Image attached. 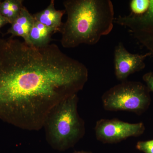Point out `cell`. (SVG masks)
Returning <instances> with one entry per match:
<instances>
[{"label": "cell", "instance_id": "obj_1", "mask_svg": "<svg viewBox=\"0 0 153 153\" xmlns=\"http://www.w3.org/2000/svg\"><path fill=\"white\" fill-rule=\"evenodd\" d=\"M88 77L85 65L56 44L0 38V115L23 130L43 128L52 110L82 90Z\"/></svg>", "mask_w": 153, "mask_h": 153}, {"label": "cell", "instance_id": "obj_2", "mask_svg": "<svg viewBox=\"0 0 153 153\" xmlns=\"http://www.w3.org/2000/svg\"><path fill=\"white\" fill-rule=\"evenodd\" d=\"M63 4L67 14L60 32L64 48L94 45L112 31L114 12L110 0H65Z\"/></svg>", "mask_w": 153, "mask_h": 153}, {"label": "cell", "instance_id": "obj_3", "mask_svg": "<svg viewBox=\"0 0 153 153\" xmlns=\"http://www.w3.org/2000/svg\"><path fill=\"white\" fill-rule=\"evenodd\" d=\"M78 101L77 94L66 99L52 110L45 120L46 139L55 149H68L85 135V123L78 113Z\"/></svg>", "mask_w": 153, "mask_h": 153}, {"label": "cell", "instance_id": "obj_4", "mask_svg": "<svg viewBox=\"0 0 153 153\" xmlns=\"http://www.w3.org/2000/svg\"><path fill=\"white\" fill-rule=\"evenodd\" d=\"M150 92L142 82L123 81L102 94L103 108L107 111H126L141 114L150 105Z\"/></svg>", "mask_w": 153, "mask_h": 153}, {"label": "cell", "instance_id": "obj_5", "mask_svg": "<svg viewBox=\"0 0 153 153\" xmlns=\"http://www.w3.org/2000/svg\"><path fill=\"white\" fill-rule=\"evenodd\" d=\"M97 139L103 143L120 142L130 137H137L144 132L143 123H131L117 119H101L97 122L95 127Z\"/></svg>", "mask_w": 153, "mask_h": 153}, {"label": "cell", "instance_id": "obj_6", "mask_svg": "<svg viewBox=\"0 0 153 153\" xmlns=\"http://www.w3.org/2000/svg\"><path fill=\"white\" fill-rule=\"evenodd\" d=\"M114 23L126 27L135 38L153 55V0L146 13L140 16L130 14L119 16Z\"/></svg>", "mask_w": 153, "mask_h": 153}, {"label": "cell", "instance_id": "obj_7", "mask_svg": "<svg viewBox=\"0 0 153 153\" xmlns=\"http://www.w3.org/2000/svg\"><path fill=\"white\" fill-rule=\"evenodd\" d=\"M152 55L150 52L144 54H132L129 52L123 43L119 42L115 48V75L121 82L127 80L131 74L142 70L146 67L145 60Z\"/></svg>", "mask_w": 153, "mask_h": 153}, {"label": "cell", "instance_id": "obj_8", "mask_svg": "<svg viewBox=\"0 0 153 153\" xmlns=\"http://www.w3.org/2000/svg\"><path fill=\"white\" fill-rule=\"evenodd\" d=\"M35 22L33 15L24 7L18 16L11 24L10 27L5 35L10 34L12 37H22L24 41L26 42Z\"/></svg>", "mask_w": 153, "mask_h": 153}, {"label": "cell", "instance_id": "obj_9", "mask_svg": "<svg viewBox=\"0 0 153 153\" xmlns=\"http://www.w3.org/2000/svg\"><path fill=\"white\" fill-rule=\"evenodd\" d=\"M66 13L65 10H56L55 1L51 0L49 5L43 10L33 15L36 21L48 27L52 28L57 32H60L63 23L62 19Z\"/></svg>", "mask_w": 153, "mask_h": 153}, {"label": "cell", "instance_id": "obj_10", "mask_svg": "<svg viewBox=\"0 0 153 153\" xmlns=\"http://www.w3.org/2000/svg\"><path fill=\"white\" fill-rule=\"evenodd\" d=\"M56 32V30L48 27L35 20L34 26L25 42L36 47H45L50 44L52 35Z\"/></svg>", "mask_w": 153, "mask_h": 153}, {"label": "cell", "instance_id": "obj_11", "mask_svg": "<svg viewBox=\"0 0 153 153\" xmlns=\"http://www.w3.org/2000/svg\"><path fill=\"white\" fill-rule=\"evenodd\" d=\"M22 0L0 1V13L12 24L25 7Z\"/></svg>", "mask_w": 153, "mask_h": 153}, {"label": "cell", "instance_id": "obj_12", "mask_svg": "<svg viewBox=\"0 0 153 153\" xmlns=\"http://www.w3.org/2000/svg\"><path fill=\"white\" fill-rule=\"evenodd\" d=\"M150 0H131L130 2L131 14L140 16L146 13L149 7Z\"/></svg>", "mask_w": 153, "mask_h": 153}, {"label": "cell", "instance_id": "obj_13", "mask_svg": "<svg viewBox=\"0 0 153 153\" xmlns=\"http://www.w3.org/2000/svg\"><path fill=\"white\" fill-rule=\"evenodd\" d=\"M136 148L145 153H153V140L140 141L137 143Z\"/></svg>", "mask_w": 153, "mask_h": 153}, {"label": "cell", "instance_id": "obj_14", "mask_svg": "<svg viewBox=\"0 0 153 153\" xmlns=\"http://www.w3.org/2000/svg\"><path fill=\"white\" fill-rule=\"evenodd\" d=\"M143 79L150 91L153 92V71L147 72L144 74Z\"/></svg>", "mask_w": 153, "mask_h": 153}, {"label": "cell", "instance_id": "obj_15", "mask_svg": "<svg viewBox=\"0 0 153 153\" xmlns=\"http://www.w3.org/2000/svg\"><path fill=\"white\" fill-rule=\"evenodd\" d=\"M10 24L7 19H6L0 13V29L7 24Z\"/></svg>", "mask_w": 153, "mask_h": 153}, {"label": "cell", "instance_id": "obj_16", "mask_svg": "<svg viewBox=\"0 0 153 153\" xmlns=\"http://www.w3.org/2000/svg\"><path fill=\"white\" fill-rule=\"evenodd\" d=\"M73 153H91L88 152H85V151H77Z\"/></svg>", "mask_w": 153, "mask_h": 153}]
</instances>
